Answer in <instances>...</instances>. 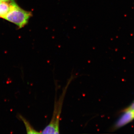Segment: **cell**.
I'll return each instance as SVG.
<instances>
[{
  "mask_svg": "<svg viewBox=\"0 0 134 134\" xmlns=\"http://www.w3.org/2000/svg\"><path fill=\"white\" fill-rule=\"evenodd\" d=\"M74 77L71 76L67 83L65 88L63 89L61 95L59 99L55 98L54 107L52 117L49 124L43 130L41 133L42 134H59L60 133V120L62 110L63 100L65 98V94L68 89Z\"/></svg>",
  "mask_w": 134,
  "mask_h": 134,
  "instance_id": "1",
  "label": "cell"
},
{
  "mask_svg": "<svg viewBox=\"0 0 134 134\" xmlns=\"http://www.w3.org/2000/svg\"><path fill=\"white\" fill-rule=\"evenodd\" d=\"M9 4V11L3 19L15 24L20 28L24 27L32 16V13L21 8L15 0H10Z\"/></svg>",
  "mask_w": 134,
  "mask_h": 134,
  "instance_id": "2",
  "label": "cell"
},
{
  "mask_svg": "<svg viewBox=\"0 0 134 134\" xmlns=\"http://www.w3.org/2000/svg\"><path fill=\"white\" fill-rule=\"evenodd\" d=\"M134 119V110H127L115 124V128H119L126 125Z\"/></svg>",
  "mask_w": 134,
  "mask_h": 134,
  "instance_id": "3",
  "label": "cell"
},
{
  "mask_svg": "<svg viewBox=\"0 0 134 134\" xmlns=\"http://www.w3.org/2000/svg\"><path fill=\"white\" fill-rule=\"evenodd\" d=\"M20 119H21L22 121L24 123L25 126V128L26 130V132L28 134H40L41 133L40 132H38V131L34 129L32 127V126L30 124V122L26 119H25L22 116L20 115L19 116Z\"/></svg>",
  "mask_w": 134,
  "mask_h": 134,
  "instance_id": "4",
  "label": "cell"
},
{
  "mask_svg": "<svg viewBox=\"0 0 134 134\" xmlns=\"http://www.w3.org/2000/svg\"><path fill=\"white\" fill-rule=\"evenodd\" d=\"M10 10L9 2H2L0 3V17L3 18Z\"/></svg>",
  "mask_w": 134,
  "mask_h": 134,
  "instance_id": "5",
  "label": "cell"
},
{
  "mask_svg": "<svg viewBox=\"0 0 134 134\" xmlns=\"http://www.w3.org/2000/svg\"><path fill=\"white\" fill-rule=\"evenodd\" d=\"M127 110H134V102L129 108H127L125 111Z\"/></svg>",
  "mask_w": 134,
  "mask_h": 134,
  "instance_id": "6",
  "label": "cell"
},
{
  "mask_svg": "<svg viewBox=\"0 0 134 134\" xmlns=\"http://www.w3.org/2000/svg\"><path fill=\"white\" fill-rule=\"evenodd\" d=\"M1 2H9L10 1V0H0Z\"/></svg>",
  "mask_w": 134,
  "mask_h": 134,
  "instance_id": "7",
  "label": "cell"
},
{
  "mask_svg": "<svg viewBox=\"0 0 134 134\" xmlns=\"http://www.w3.org/2000/svg\"><path fill=\"white\" fill-rule=\"evenodd\" d=\"M1 2H1V1H0V3H1Z\"/></svg>",
  "mask_w": 134,
  "mask_h": 134,
  "instance_id": "8",
  "label": "cell"
}]
</instances>
